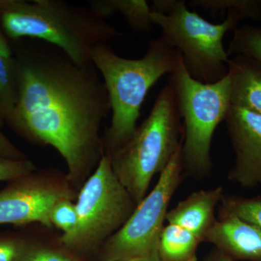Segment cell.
I'll return each mask as SVG.
<instances>
[{"mask_svg":"<svg viewBox=\"0 0 261 261\" xmlns=\"http://www.w3.org/2000/svg\"><path fill=\"white\" fill-rule=\"evenodd\" d=\"M17 99L8 123L27 140L49 145L80 182L104 154L101 127L111 113L93 64L81 65L47 43L16 60Z\"/></svg>","mask_w":261,"mask_h":261,"instance_id":"cell-1","label":"cell"},{"mask_svg":"<svg viewBox=\"0 0 261 261\" xmlns=\"http://www.w3.org/2000/svg\"><path fill=\"white\" fill-rule=\"evenodd\" d=\"M0 22L12 39L47 43L81 65L92 64L94 48L121 35L90 7L62 0H0Z\"/></svg>","mask_w":261,"mask_h":261,"instance_id":"cell-2","label":"cell"},{"mask_svg":"<svg viewBox=\"0 0 261 261\" xmlns=\"http://www.w3.org/2000/svg\"><path fill=\"white\" fill-rule=\"evenodd\" d=\"M181 59V53L161 37L149 42L140 59L118 56L110 44L94 48L92 64L107 89L112 114L111 125L102 137L105 154L110 155L129 140L149 89L163 75L171 74Z\"/></svg>","mask_w":261,"mask_h":261,"instance_id":"cell-3","label":"cell"},{"mask_svg":"<svg viewBox=\"0 0 261 261\" xmlns=\"http://www.w3.org/2000/svg\"><path fill=\"white\" fill-rule=\"evenodd\" d=\"M182 142L177 99L168 82L129 140L108 155L113 171L137 205L147 196L152 178L163 172Z\"/></svg>","mask_w":261,"mask_h":261,"instance_id":"cell-4","label":"cell"},{"mask_svg":"<svg viewBox=\"0 0 261 261\" xmlns=\"http://www.w3.org/2000/svg\"><path fill=\"white\" fill-rule=\"evenodd\" d=\"M151 9L152 23L161 29V39L181 53L192 78L211 84L226 76L230 58L223 40L245 19L241 13L231 10L222 23H212L190 11L183 0H154Z\"/></svg>","mask_w":261,"mask_h":261,"instance_id":"cell-5","label":"cell"},{"mask_svg":"<svg viewBox=\"0 0 261 261\" xmlns=\"http://www.w3.org/2000/svg\"><path fill=\"white\" fill-rule=\"evenodd\" d=\"M168 82L176 93L183 125L184 170L194 177L207 176L212 168L211 149L216 128L231 106V80L226 74L215 83L192 78L181 61Z\"/></svg>","mask_w":261,"mask_h":261,"instance_id":"cell-6","label":"cell"},{"mask_svg":"<svg viewBox=\"0 0 261 261\" xmlns=\"http://www.w3.org/2000/svg\"><path fill=\"white\" fill-rule=\"evenodd\" d=\"M75 205L76 230L61 242L69 250L87 251L119 230L137 205L113 171L109 156L104 153L84 184Z\"/></svg>","mask_w":261,"mask_h":261,"instance_id":"cell-7","label":"cell"},{"mask_svg":"<svg viewBox=\"0 0 261 261\" xmlns=\"http://www.w3.org/2000/svg\"><path fill=\"white\" fill-rule=\"evenodd\" d=\"M181 147L160 174L149 195L104 245L105 261H161L159 243L168 205L181 181Z\"/></svg>","mask_w":261,"mask_h":261,"instance_id":"cell-8","label":"cell"},{"mask_svg":"<svg viewBox=\"0 0 261 261\" xmlns=\"http://www.w3.org/2000/svg\"><path fill=\"white\" fill-rule=\"evenodd\" d=\"M24 176L0 192V225L38 222L51 227V209L57 202L70 198L64 187Z\"/></svg>","mask_w":261,"mask_h":261,"instance_id":"cell-9","label":"cell"},{"mask_svg":"<svg viewBox=\"0 0 261 261\" xmlns=\"http://www.w3.org/2000/svg\"><path fill=\"white\" fill-rule=\"evenodd\" d=\"M235 154L228 179L240 187H261V115L231 106L224 119Z\"/></svg>","mask_w":261,"mask_h":261,"instance_id":"cell-10","label":"cell"},{"mask_svg":"<svg viewBox=\"0 0 261 261\" xmlns=\"http://www.w3.org/2000/svg\"><path fill=\"white\" fill-rule=\"evenodd\" d=\"M206 233L204 242L212 243L233 261H261V230L237 216L219 214Z\"/></svg>","mask_w":261,"mask_h":261,"instance_id":"cell-11","label":"cell"},{"mask_svg":"<svg viewBox=\"0 0 261 261\" xmlns=\"http://www.w3.org/2000/svg\"><path fill=\"white\" fill-rule=\"evenodd\" d=\"M222 187L193 192L168 211L166 220L195 234L204 242L206 233L216 222L215 208L224 197Z\"/></svg>","mask_w":261,"mask_h":261,"instance_id":"cell-12","label":"cell"},{"mask_svg":"<svg viewBox=\"0 0 261 261\" xmlns=\"http://www.w3.org/2000/svg\"><path fill=\"white\" fill-rule=\"evenodd\" d=\"M228 74L231 80V106L261 115V65L252 58H229Z\"/></svg>","mask_w":261,"mask_h":261,"instance_id":"cell-13","label":"cell"},{"mask_svg":"<svg viewBox=\"0 0 261 261\" xmlns=\"http://www.w3.org/2000/svg\"><path fill=\"white\" fill-rule=\"evenodd\" d=\"M89 6L104 19L121 13L136 32H148L153 25L151 7L145 0H92Z\"/></svg>","mask_w":261,"mask_h":261,"instance_id":"cell-14","label":"cell"},{"mask_svg":"<svg viewBox=\"0 0 261 261\" xmlns=\"http://www.w3.org/2000/svg\"><path fill=\"white\" fill-rule=\"evenodd\" d=\"M200 239L185 228L168 224L163 228L159 243L161 261H197Z\"/></svg>","mask_w":261,"mask_h":261,"instance_id":"cell-15","label":"cell"},{"mask_svg":"<svg viewBox=\"0 0 261 261\" xmlns=\"http://www.w3.org/2000/svg\"><path fill=\"white\" fill-rule=\"evenodd\" d=\"M17 99L16 60L0 34V124L8 123Z\"/></svg>","mask_w":261,"mask_h":261,"instance_id":"cell-16","label":"cell"},{"mask_svg":"<svg viewBox=\"0 0 261 261\" xmlns=\"http://www.w3.org/2000/svg\"><path fill=\"white\" fill-rule=\"evenodd\" d=\"M227 53L252 58L261 65V27L252 25L238 27L233 31Z\"/></svg>","mask_w":261,"mask_h":261,"instance_id":"cell-17","label":"cell"},{"mask_svg":"<svg viewBox=\"0 0 261 261\" xmlns=\"http://www.w3.org/2000/svg\"><path fill=\"white\" fill-rule=\"evenodd\" d=\"M219 214L237 216L261 230V197H223Z\"/></svg>","mask_w":261,"mask_h":261,"instance_id":"cell-18","label":"cell"},{"mask_svg":"<svg viewBox=\"0 0 261 261\" xmlns=\"http://www.w3.org/2000/svg\"><path fill=\"white\" fill-rule=\"evenodd\" d=\"M189 5L212 13L237 10L245 18H261L260 1L257 0H192Z\"/></svg>","mask_w":261,"mask_h":261,"instance_id":"cell-19","label":"cell"},{"mask_svg":"<svg viewBox=\"0 0 261 261\" xmlns=\"http://www.w3.org/2000/svg\"><path fill=\"white\" fill-rule=\"evenodd\" d=\"M51 225L61 229L63 233L61 239L69 238L78 226V214L75 204L70 198H65L57 202L50 213Z\"/></svg>","mask_w":261,"mask_h":261,"instance_id":"cell-20","label":"cell"},{"mask_svg":"<svg viewBox=\"0 0 261 261\" xmlns=\"http://www.w3.org/2000/svg\"><path fill=\"white\" fill-rule=\"evenodd\" d=\"M35 166L25 159L12 160L0 157V181H14L32 174Z\"/></svg>","mask_w":261,"mask_h":261,"instance_id":"cell-21","label":"cell"},{"mask_svg":"<svg viewBox=\"0 0 261 261\" xmlns=\"http://www.w3.org/2000/svg\"><path fill=\"white\" fill-rule=\"evenodd\" d=\"M25 251L23 244L15 240H0V261H19Z\"/></svg>","mask_w":261,"mask_h":261,"instance_id":"cell-22","label":"cell"},{"mask_svg":"<svg viewBox=\"0 0 261 261\" xmlns=\"http://www.w3.org/2000/svg\"><path fill=\"white\" fill-rule=\"evenodd\" d=\"M0 157L12 160L25 159V155L0 130Z\"/></svg>","mask_w":261,"mask_h":261,"instance_id":"cell-23","label":"cell"},{"mask_svg":"<svg viewBox=\"0 0 261 261\" xmlns=\"http://www.w3.org/2000/svg\"><path fill=\"white\" fill-rule=\"evenodd\" d=\"M205 261H233L231 257H228L224 252L216 250V251L212 252L206 258Z\"/></svg>","mask_w":261,"mask_h":261,"instance_id":"cell-24","label":"cell"},{"mask_svg":"<svg viewBox=\"0 0 261 261\" xmlns=\"http://www.w3.org/2000/svg\"><path fill=\"white\" fill-rule=\"evenodd\" d=\"M260 4H261V0H260Z\"/></svg>","mask_w":261,"mask_h":261,"instance_id":"cell-25","label":"cell"}]
</instances>
